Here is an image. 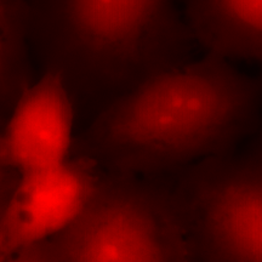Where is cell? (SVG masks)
Here are the masks:
<instances>
[{
	"label": "cell",
	"mask_w": 262,
	"mask_h": 262,
	"mask_svg": "<svg viewBox=\"0 0 262 262\" xmlns=\"http://www.w3.org/2000/svg\"><path fill=\"white\" fill-rule=\"evenodd\" d=\"M261 116V75L205 52L101 108L74 139L72 155L107 172L156 179L234 152L260 126Z\"/></svg>",
	"instance_id": "cell-1"
},
{
	"label": "cell",
	"mask_w": 262,
	"mask_h": 262,
	"mask_svg": "<svg viewBox=\"0 0 262 262\" xmlns=\"http://www.w3.org/2000/svg\"><path fill=\"white\" fill-rule=\"evenodd\" d=\"M28 27L40 72L96 113L198 47L178 0H28Z\"/></svg>",
	"instance_id": "cell-2"
},
{
	"label": "cell",
	"mask_w": 262,
	"mask_h": 262,
	"mask_svg": "<svg viewBox=\"0 0 262 262\" xmlns=\"http://www.w3.org/2000/svg\"><path fill=\"white\" fill-rule=\"evenodd\" d=\"M51 239L63 262H195L171 189L149 178L104 171L83 212Z\"/></svg>",
	"instance_id": "cell-3"
},
{
	"label": "cell",
	"mask_w": 262,
	"mask_h": 262,
	"mask_svg": "<svg viewBox=\"0 0 262 262\" xmlns=\"http://www.w3.org/2000/svg\"><path fill=\"white\" fill-rule=\"evenodd\" d=\"M195 262H262V148L204 159L171 189Z\"/></svg>",
	"instance_id": "cell-4"
},
{
	"label": "cell",
	"mask_w": 262,
	"mask_h": 262,
	"mask_svg": "<svg viewBox=\"0 0 262 262\" xmlns=\"http://www.w3.org/2000/svg\"><path fill=\"white\" fill-rule=\"evenodd\" d=\"M103 175L96 162L77 155L52 168L19 173L0 217V262L67 228L89 204Z\"/></svg>",
	"instance_id": "cell-5"
},
{
	"label": "cell",
	"mask_w": 262,
	"mask_h": 262,
	"mask_svg": "<svg viewBox=\"0 0 262 262\" xmlns=\"http://www.w3.org/2000/svg\"><path fill=\"white\" fill-rule=\"evenodd\" d=\"M75 106L57 73L42 71L19 95L3 126L9 168L27 173L56 166L72 155Z\"/></svg>",
	"instance_id": "cell-6"
},
{
	"label": "cell",
	"mask_w": 262,
	"mask_h": 262,
	"mask_svg": "<svg viewBox=\"0 0 262 262\" xmlns=\"http://www.w3.org/2000/svg\"><path fill=\"white\" fill-rule=\"evenodd\" d=\"M205 52L262 64V0H180Z\"/></svg>",
	"instance_id": "cell-7"
},
{
	"label": "cell",
	"mask_w": 262,
	"mask_h": 262,
	"mask_svg": "<svg viewBox=\"0 0 262 262\" xmlns=\"http://www.w3.org/2000/svg\"><path fill=\"white\" fill-rule=\"evenodd\" d=\"M32 60L28 0H0V116L34 81Z\"/></svg>",
	"instance_id": "cell-8"
},
{
	"label": "cell",
	"mask_w": 262,
	"mask_h": 262,
	"mask_svg": "<svg viewBox=\"0 0 262 262\" xmlns=\"http://www.w3.org/2000/svg\"><path fill=\"white\" fill-rule=\"evenodd\" d=\"M3 262H63L60 251L52 239L29 245Z\"/></svg>",
	"instance_id": "cell-9"
},
{
	"label": "cell",
	"mask_w": 262,
	"mask_h": 262,
	"mask_svg": "<svg viewBox=\"0 0 262 262\" xmlns=\"http://www.w3.org/2000/svg\"><path fill=\"white\" fill-rule=\"evenodd\" d=\"M19 173L14 170H5L0 172V217L4 211L6 203L18 181Z\"/></svg>",
	"instance_id": "cell-10"
},
{
	"label": "cell",
	"mask_w": 262,
	"mask_h": 262,
	"mask_svg": "<svg viewBox=\"0 0 262 262\" xmlns=\"http://www.w3.org/2000/svg\"><path fill=\"white\" fill-rule=\"evenodd\" d=\"M5 117L0 116V172L5 171V170H12L9 168L8 163H6L5 157H4V152H3V140H2V135H3V126H4L5 123Z\"/></svg>",
	"instance_id": "cell-11"
},
{
	"label": "cell",
	"mask_w": 262,
	"mask_h": 262,
	"mask_svg": "<svg viewBox=\"0 0 262 262\" xmlns=\"http://www.w3.org/2000/svg\"><path fill=\"white\" fill-rule=\"evenodd\" d=\"M261 67V73H260V75L262 77V64L260 66ZM256 145L260 147V148H262V125H261V129H260V133H258V137H257V140H256Z\"/></svg>",
	"instance_id": "cell-12"
}]
</instances>
